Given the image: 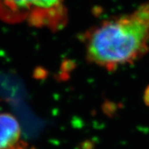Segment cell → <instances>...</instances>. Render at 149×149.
<instances>
[{
    "label": "cell",
    "instance_id": "2",
    "mask_svg": "<svg viewBox=\"0 0 149 149\" xmlns=\"http://www.w3.org/2000/svg\"><path fill=\"white\" fill-rule=\"evenodd\" d=\"M0 18L58 31L67 24L68 10L65 0H0Z\"/></svg>",
    "mask_w": 149,
    "mask_h": 149
},
{
    "label": "cell",
    "instance_id": "1",
    "mask_svg": "<svg viewBox=\"0 0 149 149\" xmlns=\"http://www.w3.org/2000/svg\"><path fill=\"white\" fill-rule=\"evenodd\" d=\"M82 42L87 60L107 71L137 62L149 49V1L92 27Z\"/></svg>",
    "mask_w": 149,
    "mask_h": 149
},
{
    "label": "cell",
    "instance_id": "4",
    "mask_svg": "<svg viewBox=\"0 0 149 149\" xmlns=\"http://www.w3.org/2000/svg\"><path fill=\"white\" fill-rule=\"evenodd\" d=\"M11 149H36L35 148H33V146L28 145V143H26L24 141H20L17 145Z\"/></svg>",
    "mask_w": 149,
    "mask_h": 149
},
{
    "label": "cell",
    "instance_id": "3",
    "mask_svg": "<svg viewBox=\"0 0 149 149\" xmlns=\"http://www.w3.org/2000/svg\"><path fill=\"white\" fill-rule=\"evenodd\" d=\"M22 134L18 120L8 113H0V149H11L20 142Z\"/></svg>",
    "mask_w": 149,
    "mask_h": 149
}]
</instances>
